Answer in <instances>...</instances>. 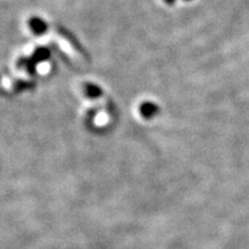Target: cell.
Listing matches in <instances>:
<instances>
[{
    "instance_id": "obj_1",
    "label": "cell",
    "mask_w": 249,
    "mask_h": 249,
    "mask_svg": "<svg viewBox=\"0 0 249 249\" xmlns=\"http://www.w3.org/2000/svg\"><path fill=\"white\" fill-rule=\"evenodd\" d=\"M140 113H141V116L144 119H151V118H154L158 113V107L150 102L143 103L141 107H140Z\"/></svg>"
},
{
    "instance_id": "obj_2",
    "label": "cell",
    "mask_w": 249,
    "mask_h": 249,
    "mask_svg": "<svg viewBox=\"0 0 249 249\" xmlns=\"http://www.w3.org/2000/svg\"><path fill=\"white\" fill-rule=\"evenodd\" d=\"M29 27L36 35H43L48 29V24L39 18H31L29 20Z\"/></svg>"
},
{
    "instance_id": "obj_3",
    "label": "cell",
    "mask_w": 249,
    "mask_h": 249,
    "mask_svg": "<svg viewBox=\"0 0 249 249\" xmlns=\"http://www.w3.org/2000/svg\"><path fill=\"white\" fill-rule=\"evenodd\" d=\"M85 92L89 96L90 98H97L102 95V90L99 87L95 85H86L85 86Z\"/></svg>"
},
{
    "instance_id": "obj_4",
    "label": "cell",
    "mask_w": 249,
    "mask_h": 249,
    "mask_svg": "<svg viewBox=\"0 0 249 249\" xmlns=\"http://www.w3.org/2000/svg\"><path fill=\"white\" fill-rule=\"evenodd\" d=\"M49 57H50V52H49V50H46V49H38L35 53H34V58H35V60L37 62L46 60Z\"/></svg>"
},
{
    "instance_id": "obj_5",
    "label": "cell",
    "mask_w": 249,
    "mask_h": 249,
    "mask_svg": "<svg viewBox=\"0 0 249 249\" xmlns=\"http://www.w3.org/2000/svg\"><path fill=\"white\" fill-rule=\"evenodd\" d=\"M164 1L169 5H173L174 2H176V0H164Z\"/></svg>"
},
{
    "instance_id": "obj_6",
    "label": "cell",
    "mask_w": 249,
    "mask_h": 249,
    "mask_svg": "<svg viewBox=\"0 0 249 249\" xmlns=\"http://www.w3.org/2000/svg\"><path fill=\"white\" fill-rule=\"evenodd\" d=\"M186 1H191V0H186Z\"/></svg>"
}]
</instances>
